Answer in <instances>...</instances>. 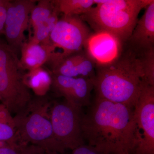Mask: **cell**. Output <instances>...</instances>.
Masks as SVG:
<instances>
[{
  "instance_id": "603a6c76",
  "label": "cell",
  "mask_w": 154,
  "mask_h": 154,
  "mask_svg": "<svg viewBox=\"0 0 154 154\" xmlns=\"http://www.w3.org/2000/svg\"><path fill=\"white\" fill-rule=\"evenodd\" d=\"M10 2L9 0H0V36L4 34L6 14Z\"/></svg>"
},
{
  "instance_id": "8992f818",
  "label": "cell",
  "mask_w": 154,
  "mask_h": 154,
  "mask_svg": "<svg viewBox=\"0 0 154 154\" xmlns=\"http://www.w3.org/2000/svg\"><path fill=\"white\" fill-rule=\"evenodd\" d=\"M90 34L89 28L80 16L63 15L50 35L51 42L56 49L62 50L60 53H54L47 63L51 68L69 56L83 50Z\"/></svg>"
},
{
  "instance_id": "44dd1931",
  "label": "cell",
  "mask_w": 154,
  "mask_h": 154,
  "mask_svg": "<svg viewBox=\"0 0 154 154\" xmlns=\"http://www.w3.org/2000/svg\"><path fill=\"white\" fill-rule=\"evenodd\" d=\"M72 151V154H110L85 144L77 147Z\"/></svg>"
},
{
  "instance_id": "5bb4252c",
  "label": "cell",
  "mask_w": 154,
  "mask_h": 154,
  "mask_svg": "<svg viewBox=\"0 0 154 154\" xmlns=\"http://www.w3.org/2000/svg\"><path fill=\"white\" fill-rule=\"evenodd\" d=\"M55 51L51 43H37L29 39L25 41L21 48L20 63L25 70L38 68L50 60Z\"/></svg>"
},
{
  "instance_id": "7402d4cb",
  "label": "cell",
  "mask_w": 154,
  "mask_h": 154,
  "mask_svg": "<svg viewBox=\"0 0 154 154\" xmlns=\"http://www.w3.org/2000/svg\"><path fill=\"white\" fill-rule=\"evenodd\" d=\"M21 146H12L5 141H0V154H20Z\"/></svg>"
},
{
  "instance_id": "ac0fdd59",
  "label": "cell",
  "mask_w": 154,
  "mask_h": 154,
  "mask_svg": "<svg viewBox=\"0 0 154 154\" xmlns=\"http://www.w3.org/2000/svg\"><path fill=\"white\" fill-rule=\"evenodd\" d=\"M56 5V8L51 16L45 22L33 29V36H30L29 39L37 43H51L50 35L59 19L58 15L60 12L57 6Z\"/></svg>"
},
{
  "instance_id": "277c9868",
  "label": "cell",
  "mask_w": 154,
  "mask_h": 154,
  "mask_svg": "<svg viewBox=\"0 0 154 154\" xmlns=\"http://www.w3.org/2000/svg\"><path fill=\"white\" fill-rule=\"evenodd\" d=\"M18 55L0 38V102L16 115L24 112L33 99Z\"/></svg>"
},
{
  "instance_id": "484cf974",
  "label": "cell",
  "mask_w": 154,
  "mask_h": 154,
  "mask_svg": "<svg viewBox=\"0 0 154 154\" xmlns=\"http://www.w3.org/2000/svg\"><path fill=\"white\" fill-rule=\"evenodd\" d=\"M44 154H63L57 152H51V151H45V152Z\"/></svg>"
},
{
  "instance_id": "5b68a950",
  "label": "cell",
  "mask_w": 154,
  "mask_h": 154,
  "mask_svg": "<svg viewBox=\"0 0 154 154\" xmlns=\"http://www.w3.org/2000/svg\"><path fill=\"white\" fill-rule=\"evenodd\" d=\"M49 104L42 99H32L28 108L14 117L19 145L38 146L45 151L63 154L65 150L54 136L50 114Z\"/></svg>"
},
{
  "instance_id": "ffe728a7",
  "label": "cell",
  "mask_w": 154,
  "mask_h": 154,
  "mask_svg": "<svg viewBox=\"0 0 154 154\" xmlns=\"http://www.w3.org/2000/svg\"><path fill=\"white\" fill-rule=\"evenodd\" d=\"M0 141H5L12 146H19L15 127L0 122Z\"/></svg>"
},
{
  "instance_id": "7c38bea8",
  "label": "cell",
  "mask_w": 154,
  "mask_h": 154,
  "mask_svg": "<svg viewBox=\"0 0 154 154\" xmlns=\"http://www.w3.org/2000/svg\"><path fill=\"white\" fill-rule=\"evenodd\" d=\"M51 73L95 79L96 64L85 50L69 56L51 68Z\"/></svg>"
},
{
  "instance_id": "7a4b0ae2",
  "label": "cell",
  "mask_w": 154,
  "mask_h": 154,
  "mask_svg": "<svg viewBox=\"0 0 154 154\" xmlns=\"http://www.w3.org/2000/svg\"><path fill=\"white\" fill-rule=\"evenodd\" d=\"M126 44V47L124 44L120 55L113 62L96 66L94 89L97 97L134 108L143 86L147 84L143 50Z\"/></svg>"
},
{
  "instance_id": "3957f363",
  "label": "cell",
  "mask_w": 154,
  "mask_h": 154,
  "mask_svg": "<svg viewBox=\"0 0 154 154\" xmlns=\"http://www.w3.org/2000/svg\"><path fill=\"white\" fill-rule=\"evenodd\" d=\"M152 0H95L96 6L80 17L95 32L106 31L125 43L138 21V16Z\"/></svg>"
},
{
  "instance_id": "9a60e30c",
  "label": "cell",
  "mask_w": 154,
  "mask_h": 154,
  "mask_svg": "<svg viewBox=\"0 0 154 154\" xmlns=\"http://www.w3.org/2000/svg\"><path fill=\"white\" fill-rule=\"evenodd\" d=\"M23 80L27 87L32 89L38 97L44 96L52 85L51 72L46 70L42 66L28 71L24 75Z\"/></svg>"
},
{
  "instance_id": "8fae6325",
  "label": "cell",
  "mask_w": 154,
  "mask_h": 154,
  "mask_svg": "<svg viewBox=\"0 0 154 154\" xmlns=\"http://www.w3.org/2000/svg\"><path fill=\"white\" fill-rule=\"evenodd\" d=\"M124 44L113 34L106 31H97L91 33L84 50L96 66L105 65L119 56Z\"/></svg>"
},
{
  "instance_id": "9c48e42d",
  "label": "cell",
  "mask_w": 154,
  "mask_h": 154,
  "mask_svg": "<svg viewBox=\"0 0 154 154\" xmlns=\"http://www.w3.org/2000/svg\"><path fill=\"white\" fill-rule=\"evenodd\" d=\"M37 1H10L7 9L4 35L9 47L18 54L25 42L24 33L28 26L30 12Z\"/></svg>"
},
{
  "instance_id": "6da1fadb",
  "label": "cell",
  "mask_w": 154,
  "mask_h": 154,
  "mask_svg": "<svg viewBox=\"0 0 154 154\" xmlns=\"http://www.w3.org/2000/svg\"><path fill=\"white\" fill-rule=\"evenodd\" d=\"M84 113L82 131L88 145L110 154H131L138 142L134 108L96 96Z\"/></svg>"
},
{
  "instance_id": "2e32d148",
  "label": "cell",
  "mask_w": 154,
  "mask_h": 154,
  "mask_svg": "<svg viewBox=\"0 0 154 154\" xmlns=\"http://www.w3.org/2000/svg\"><path fill=\"white\" fill-rule=\"evenodd\" d=\"M60 13L68 16H82L88 13L96 5L95 0H56Z\"/></svg>"
},
{
  "instance_id": "52a82bcc",
  "label": "cell",
  "mask_w": 154,
  "mask_h": 154,
  "mask_svg": "<svg viewBox=\"0 0 154 154\" xmlns=\"http://www.w3.org/2000/svg\"><path fill=\"white\" fill-rule=\"evenodd\" d=\"M84 113L81 107L67 102H54L50 117L54 136L65 150H72L84 144L82 122Z\"/></svg>"
},
{
  "instance_id": "4316f807",
  "label": "cell",
  "mask_w": 154,
  "mask_h": 154,
  "mask_svg": "<svg viewBox=\"0 0 154 154\" xmlns=\"http://www.w3.org/2000/svg\"></svg>"
},
{
  "instance_id": "30bf717a",
  "label": "cell",
  "mask_w": 154,
  "mask_h": 154,
  "mask_svg": "<svg viewBox=\"0 0 154 154\" xmlns=\"http://www.w3.org/2000/svg\"><path fill=\"white\" fill-rule=\"evenodd\" d=\"M51 75V88L58 96L63 97L67 102L82 108L91 105V92L94 88L95 79L72 78L52 73Z\"/></svg>"
},
{
  "instance_id": "4fadbf2b",
  "label": "cell",
  "mask_w": 154,
  "mask_h": 154,
  "mask_svg": "<svg viewBox=\"0 0 154 154\" xmlns=\"http://www.w3.org/2000/svg\"><path fill=\"white\" fill-rule=\"evenodd\" d=\"M143 16L138 20L127 43L140 50L154 47V1L145 8Z\"/></svg>"
},
{
  "instance_id": "cb8c5ba5",
  "label": "cell",
  "mask_w": 154,
  "mask_h": 154,
  "mask_svg": "<svg viewBox=\"0 0 154 154\" xmlns=\"http://www.w3.org/2000/svg\"><path fill=\"white\" fill-rule=\"evenodd\" d=\"M45 150L38 146L32 144L22 145L20 154H44Z\"/></svg>"
},
{
  "instance_id": "e0dca14e",
  "label": "cell",
  "mask_w": 154,
  "mask_h": 154,
  "mask_svg": "<svg viewBox=\"0 0 154 154\" xmlns=\"http://www.w3.org/2000/svg\"><path fill=\"white\" fill-rule=\"evenodd\" d=\"M30 12L29 23L33 29L45 22L51 16L56 8L54 1H38Z\"/></svg>"
},
{
  "instance_id": "ba28073f",
  "label": "cell",
  "mask_w": 154,
  "mask_h": 154,
  "mask_svg": "<svg viewBox=\"0 0 154 154\" xmlns=\"http://www.w3.org/2000/svg\"><path fill=\"white\" fill-rule=\"evenodd\" d=\"M138 142L131 154H154V86L145 84L134 107Z\"/></svg>"
},
{
  "instance_id": "d4e9b609",
  "label": "cell",
  "mask_w": 154,
  "mask_h": 154,
  "mask_svg": "<svg viewBox=\"0 0 154 154\" xmlns=\"http://www.w3.org/2000/svg\"><path fill=\"white\" fill-rule=\"evenodd\" d=\"M0 122H5L15 128L14 117L11 113L3 104H0Z\"/></svg>"
},
{
  "instance_id": "d6986e66",
  "label": "cell",
  "mask_w": 154,
  "mask_h": 154,
  "mask_svg": "<svg viewBox=\"0 0 154 154\" xmlns=\"http://www.w3.org/2000/svg\"><path fill=\"white\" fill-rule=\"evenodd\" d=\"M142 61L146 82L154 86V47L143 50Z\"/></svg>"
}]
</instances>
